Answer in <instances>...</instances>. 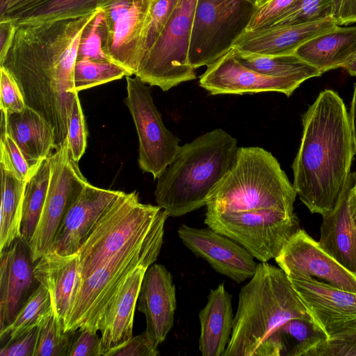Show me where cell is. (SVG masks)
Here are the masks:
<instances>
[{"label":"cell","instance_id":"6da1fadb","mask_svg":"<svg viewBox=\"0 0 356 356\" xmlns=\"http://www.w3.org/2000/svg\"><path fill=\"white\" fill-rule=\"evenodd\" d=\"M99 10L76 19L15 24L0 67L15 80L26 106L48 121L62 120L72 112L78 95L74 68L80 38Z\"/></svg>","mask_w":356,"mask_h":356},{"label":"cell","instance_id":"7a4b0ae2","mask_svg":"<svg viewBox=\"0 0 356 356\" xmlns=\"http://www.w3.org/2000/svg\"><path fill=\"white\" fill-rule=\"evenodd\" d=\"M301 118L293 186L309 211L323 216L335 207L350 173L355 151L349 114L339 94L325 89Z\"/></svg>","mask_w":356,"mask_h":356},{"label":"cell","instance_id":"3957f363","mask_svg":"<svg viewBox=\"0 0 356 356\" xmlns=\"http://www.w3.org/2000/svg\"><path fill=\"white\" fill-rule=\"evenodd\" d=\"M237 140L222 129L208 131L181 146L175 159L157 178V205L169 217L206 206L218 184L234 165Z\"/></svg>","mask_w":356,"mask_h":356},{"label":"cell","instance_id":"277c9868","mask_svg":"<svg viewBox=\"0 0 356 356\" xmlns=\"http://www.w3.org/2000/svg\"><path fill=\"white\" fill-rule=\"evenodd\" d=\"M298 317L312 318L284 271L260 262L239 292L231 338L223 356H257L264 342L280 325Z\"/></svg>","mask_w":356,"mask_h":356},{"label":"cell","instance_id":"5b68a950","mask_svg":"<svg viewBox=\"0 0 356 356\" xmlns=\"http://www.w3.org/2000/svg\"><path fill=\"white\" fill-rule=\"evenodd\" d=\"M296 192L277 159L259 147H238L234 165L211 193L207 211L274 209L293 214Z\"/></svg>","mask_w":356,"mask_h":356},{"label":"cell","instance_id":"8992f818","mask_svg":"<svg viewBox=\"0 0 356 356\" xmlns=\"http://www.w3.org/2000/svg\"><path fill=\"white\" fill-rule=\"evenodd\" d=\"M165 224L139 236L81 282L64 331H100L105 316L128 277L138 267L147 268L159 255Z\"/></svg>","mask_w":356,"mask_h":356},{"label":"cell","instance_id":"52a82bcc","mask_svg":"<svg viewBox=\"0 0 356 356\" xmlns=\"http://www.w3.org/2000/svg\"><path fill=\"white\" fill-rule=\"evenodd\" d=\"M168 217L159 206L141 203L136 191L123 192L102 215L77 252L81 284L129 242L165 224Z\"/></svg>","mask_w":356,"mask_h":356},{"label":"cell","instance_id":"ba28073f","mask_svg":"<svg viewBox=\"0 0 356 356\" xmlns=\"http://www.w3.org/2000/svg\"><path fill=\"white\" fill-rule=\"evenodd\" d=\"M197 0H179L136 74L150 86L168 91L196 79L188 61L193 21Z\"/></svg>","mask_w":356,"mask_h":356},{"label":"cell","instance_id":"9c48e42d","mask_svg":"<svg viewBox=\"0 0 356 356\" xmlns=\"http://www.w3.org/2000/svg\"><path fill=\"white\" fill-rule=\"evenodd\" d=\"M257 8L250 0H197L188 51L191 66H208L232 49Z\"/></svg>","mask_w":356,"mask_h":356},{"label":"cell","instance_id":"30bf717a","mask_svg":"<svg viewBox=\"0 0 356 356\" xmlns=\"http://www.w3.org/2000/svg\"><path fill=\"white\" fill-rule=\"evenodd\" d=\"M204 223L239 243L261 262L275 259L300 229L295 213L274 209L207 211Z\"/></svg>","mask_w":356,"mask_h":356},{"label":"cell","instance_id":"8fae6325","mask_svg":"<svg viewBox=\"0 0 356 356\" xmlns=\"http://www.w3.org/2000/svg\"><path fill=\"white\" fill-rule=\"evenodd\" d=\"M51 177L43 209L29 245L35 264L50 249L56 232L70 207L88 180L71 155L67 136L49 156Z\"/></svg>","mask_w":356,"mask_h":356},{"label":"cell","instance_id":"7c38bea8","mask_svg":"<svg viewBox=\"0 0 356 356\" xmlns=\"http://www.w3.org/2000/svg\"><path fill=\"white\" fill-rule=\"evenodd\" d=\"M127 96L124 99L138 134V164L157 179L180 150L179 139L164 125L154 105L150 87L138 76H126Z\"/></svg>","mask_w":356,"mask_h":356},{"label":"cell","instance_id":"4fadbf2b","mask_svg":"<svg viewBox=\"0 0 356 356\" xmlns=\"http://www.w3.org/2000/svg\"><path fill=\"white\" fill-rule=\"evenodd\" d=\"M153 0H108L102 8L106 26L103 50L110 59L136 75L145 26Z\"/></svg>","mask_w":356,"mask_h":356},{"label":"cell","instance_id":"5bb4252c","mask_svg":"<svg viewBox=\"0 0 356 356\" xmlns=\"http://www.w3.org/2000/svg\"><path fill=\"white\" fill-rule=\"evenodd\" d=\"M275 259L288 277L322 280L334 287L356 293V275L338 263L304 229L300 228L288 240Z\"/></svg>","mask_w":356,"mask_h":356},{"label":"cell","instance_id":"9a60e30c","mask_svg":"<svg viewBox=\"0 0 356 356\" xmlns=\"http://www.w3.org/2000/svg\"><path fill=\"white\" fill-rule=\"evenodd\" d=\"M207 67L199 84L213 95L277 92L289 97L305 81L257 72L243 65L232 49Z\"/></svg>","mask_w":356,"mask_h":356},{"label":"cell","instance_id":"2e32d148","mask_svg":"<svg viewBox=\"0 0 356 356\" xmlns=\"http://www.w3.org/2000/svg\"><path fill=\"white\" fill-rule=\"evenodd\" d=\"M177 234L193 254L206 260L218 273L238 283L252 278L256 273L258 264L245 248L209 227L181 225Z\"/></svg>","mask_w":356,"mask_h":356},{"label":"cell","instance_id":"e0dca14e","mask_svg":"<svg viewBox=\"0 0 356 356\" xmlns=\"http://www.w3.org/2000/svg\"><path fill=\"white\" fill-rule=\"evenodd\" d=\"M122 193L88 182L67 211L49 251L60 255L77 253L102 215Z\"/></svg>","mask_w":356,"mask_h":356},{"label":"cell","instance_id":"ac0fdd59","mask_svg":"<svg viewBox=\"0 0 356 356\" xmlns=\"http://www.w3.org/2000/svg\"><path fill=\"white\" fill-rule=\"evenodd\" d=\"M0 330L10 325L40 284L34 276L29 244L17 238L1 252Z\"/></svg>","mask_w":356,"mask_h":356},{"label":"cell","instance_id":"d6986e66","mask_svg":"<svg viewBox=\"0 0 356 356\" xmlns=\"http://www.w3.org/2000/svg\"><path fill=\"white\" fill-rule=\"evenodd\" d=\"M138 301V309L146 318L145 332L158 347L173 327L176 310L175 286L163 265L153 264L147 268Z\"/></svg>","mask_w":356,"mask_h":356},{"label":"cell","instance_id":"ffe728a7","mask_svg":"<svg viewBox=\"0 0 356 356\" xmlns=\"http://www.w3.org/2000/svg\"><path fill=\"white\" fill-rule=\"evenodd\" d=\"M336 26L330 17L308 24L273 25L245 31L232 49L240 54L268 56L293 54L302 44Z\"/></svg>","mask_w":356,"mask_h":356},{"label":"cell","instance_id":"44dd1931","mask_svg":"<svg viewBox=\"0 0 356 356\" xmlns=\"http://www.w3.org/2000/svg\"><path fill=\"white\" fill-rule=\"evenodd\" d=\"M288 278L313 320L325 332L356 318V293L312 277Z\"/></svg>","mask_w":356,"mask_h":356},{"label":"cell","instance_id":"7402d4cb","mask_svg":"<svg viewBox=\"0 0 356 356\" xmlns=\"http://www.w3.org/2000/svg\"><path fill=\"white\" fill-rule=\"evenodd\" d=\"M33 273L38 282L48 290L54 312L65 326L81 286L78 254L49 251L35 263Z\"/></svg>","mask_w":356,"mask_h":356},{"label":"cell","instance_id":"603a6c76","mask_svg":"<svg viewBox=\"0 0 356 356\" xmlns=\"http://www.w3.org/2000/svg\"><path fill=\"white\" fill-rule=\"evenodd\" d=\"M1 134L13 138L32 170L53 154L54 129L37 111L26 106L22 112L8 114L1 110Z\"/></svg>","mask_w":356,"mask_h":356},{"label":"cell","instance_id":"cb8c5ba5","mask_svg":"<svg viewBox=\"0 0 356 356\" xmlns=\"http://www.w3.org/2000/svg\"><path fill=\"white\" fill-rule=\"evenodd\" d=\"M356 184L350 172L343 192L332 210L323 216L321 247L346 269L356 275V222L348 206V197Z\"/></svg>","mask_w":356,"mask_h":356},{"label":"cell","instance_id":"d4e9b609","mask_svg":"<svg viewBox=\"0 0 356 356\" xmlns=\"http://www.w3.org/2000/svg\"><path fill=\"white\" fill-rule=\"evenodd\" d=\"M199 350L203 356H223L233 327L232 296L223 283L211 289L205 307L198 314Z\"/></svg>","mask_w":356,"mask_h":356},{"label":"cell","instance_id":"484cf974","mask_svg":"<svg viewBox=\"0 0 356 356\" xmlns=\"http://www.w3.org/2000/svg\"><path fill=\"white\" fill-rule=\"evenodd\" d=\"M147 269L138 267L132 272L108 310L100 330L102 356L133 337L135 307Z\"/></svg>","mask_w":356,"mask_h":356},{"label":"cell","instance_id":"4316f807","mask_svg":"<svg viewBox=\"0 0 356 356\" xmlns=\"http://www.w3.org/2000/svg\"><path fill=\"white\" fill-rule=\"evenodd\" d=\"M356 54V26H336L300 46L293 54L323 74L343 67Z\"/></svg>","mask_w":356,"mask_h":356},{"label":"cell","instance_id":"83f0119b","mask_svg":"<svg viewBox=\"0 0 356 356\" xmlns=\"http://www.w3.org/2000/svg\"><path fill=\"white\" fill-rule=\"evenodd\" d=\"M327 339V334L312 318H293L268 337L257 356H307Z\"/></svg>","mask_w":356,"mask_h":356},{"label":"cell","instance_id":"f1b7e54d","mask_svg":"<svg viewBox=\"0 0 356 356\" xmlns=\"http://www.w3.org/2000/svg\"><path fill=\"white\" fill-rule=\"evenodd\" d=\"M0 252L21 236L22 204L26 181L19 179L13 171L0 163Z\"/></svg>","mask_w":356,"mask_h":356},{"label":"cell","instance_id":"f546056e","mask_svg":"<svg viewBox=\"0 0 356 356\" xmlns=\"http://www.w3.org/2000/svg\"><path fill=\"white\" fill-rule=\"evenodd\" d=\"M49 157L43 160L26 182L20 225L21 236L29 245L39 222L51 177Z\"/></svg>","mask_w":356,"mask_h":356},{"label":"cell","instance_id":"4dcf8cb0","mask_svg":"<svg viewBox=\"0 0 356 356\" xmlns=\"http://www.w3.org/2000/svg\"><path fill=\"white\" fill-rule=\"evenodd\" d=\"M234 53L243 65L266 76L293 77L305 81L309 79L322 75L318 70L303 61L295 54L268 56L240 54L235 51Z\"/></svg>","mask_w":356,"mask_h":356},{"label":"cell","instance_id":"1f68e13d","mask_svg":"<svg viewBox=\"0 0 356 356\" xmlns=\"http://www.w3.org/2000/svg\"><path fill=\"white\" fill-rule=\"evenodd\" d=\"M51 298L48 290L39 284L21 307L13 322L0 330V338L14 341L39 327L52 313Z\"/></svg>","mask_w":356,"mask_h":356},{"label":"cell","instance_id":"d6a6232c","mask_svg":"<svg viewBox=\"0 0 356 356\" xmlns=\"http://www.w3.org/2000/svg\"><path fill=\"white\" fill-rule=\"evenodd\" d=\"M108 0H45L19 17L15 24L44 23L88 15Z\"/></svg>","mask_w":356,"mask_h":356},{"label":"cell","instance_id":"836d02e7","mask_svg":"<svg viewBox=\"0 0 356 356\" xmlns=\"http://www.w3.org/2000/svg\"><path fill=\"white\" fill-rule=\"evenodd\" d=\"M131 76L122 67L111 60L76 59L74 86L76 92Z\"/></svg>","mask_w":356,"mask_h":356},{"label":"cell","instance_id":"e575fe53","mask_svg":"<svg viewBox=\"0 0 356 356\" xmlns=\"http://www.w3.org/2000/svg\"><path fill=\"white\" fill-rule=\"evenodd\" d=\"M77 332H65L63 323L53 310L40 326L34 356H68Z\"/></svg>","mask_w":356,"mask_h":356},{"label":"cell","instance_id":"d590c367","mask_svg":"<svg viewBox=\"0 0 356 356\" xmlns=\"http://www.w3.org/2000/svg\"><path fill=\"white\" fill-rule=\"evenodd\" d=\"M325 333L327 339L307 356H356V318L335 325Z\"/></svg>","mask_w":356,"mask_h":356},{"label":"cell","instance_id":"8d00e7d4","mask_svg":"<svg viewBox=\"0 0 356 356\" xmlns=\"http://www.w3.org/2000/svg\"><path fill=\"white\" fill-rule=\"evenodd\" d=\"M330 17H332L330 0H296L271 26L308 24Z\"/></svg>","mask_w":356,"mask_h":356},{"label":"cell","instance_id":"74e56055","mask_svg":"<svg viewBox=\"0 0 356 356\" xmlns=\"http://www.w3.org/2000/svg\"><path fill=\"white\" fill-rule=\"evenodd\" d=\"M106 26L102 9L83 29L78 47L76 59L88 58L93 60H111L103 50Z\"/></svg>","mask_w":356,"mask_h":356},{"label":"cell","instance_id":"f35d334b","mask_svg":"<svg viewBox=\"0 0 356 356\" xmlns=\"http://www.w3.org/2000/svg\"><path fill=\"white\" fill-rule=\"evenodd\" d=\"M179 1V0L152 1L143 35L140 61L149 52L176 8Z\"/></svg>","mask_w":356,"mask_h":356},{"label":"cell","instance_id":"ab89813d","mask_svg":"<svg viewBox=\"0 0 356 356\" xmlns=\"http://www.w3.org/2000/svg\"><path fill=\"white\" fill-rule=\"evenodd\" d=\"M67 136L71 155L79 162L86 148L88 131L78 95L73 104Z\"/></svg>","mask_w":356,"mask_h":356},{"label":"cell","instance_id":"60d3db41","mask_svg":"<svg viewBox=\"0 0 356 356\" xmlns=\"http://www.w3.org/2000/svg\"><path fill=\"white\" fill-rule=\"evenodd\" d=\"M0 163L13 171L19 179L27 181L32 170L13 138L6 134H0Z\"/></svg>","mask_w":356,"mask_h":356},{"label":"cell","instance_id":"b9f144b4","mask_svg":"<svg viewBox=\"0 0 356 356\" xmlns=\"http://www.w3.org/2000/svg\"><path fill=\"white\" fill-rule=\"evenodd\" d=\"M26 107L18 84L4 67H0V109L8 114L22 112Z\"/></svg>","mask_w":356,"mask_h":356},{"label":"cell","instance_id":"7bdbcfd3","mask_svg":"<svg viewBox=\"0 0 356 356\" xmlns=\"http://www.w3.org/2000/svg\"><path fill=\"white\" fill-rule=\"evenodd\" d=\"M296 0H269L257 8L246 31L271 26Z\"/></svg>","mask_w":356,"mask_h":356},{"label":"cell","instance_id":"ee69618b","mask_svg":"<svg viewBox=\"0 0 356 356\" xmlns=\"http://www.w3.org/2000/svg\"><path fill=\"white\" fill-rule=\"evenodd\" d=\"M158 347L145 332L133 337L122 346L106 353L104 356H157Z\"/></svg>","mask_w":356,"mask_h":356},{"label":"cell","instance_id":"f6af8a7d","mask_svg":"<svg viewBox=\"0 0 356 356\" xmlns=\"http://www.w3.org/2000/svg\"><path fill=\"white\" fill-rule=\"evenodd\" d=\"M68 356H102L101 339L97 332L79 329Z\"/></svg>","mask_w":356,"mask_h":356},{"label":"cell","instance_id":"bcb514c9","mask_svg":"<svg viewBox=\"0 0 356 356\" xmlns=\"http://www.w3.org/2000/svg\"><path fill=\"white\" fill-rule=\"evenodd\" d=\"M40 333V326L18 339L7 342L1 349L0 356H34Z\"/></svg>","mask_w":356,"mask_h":356},{"label":"cell","instance_id":"7dc6e473","mask_svg":"<svg viewBox=\"0 0 356 356\" xmlns=\"http://www.w3.org/2000/svg\"><path fill=\"white\" fill-rule=\"evenodd\" d=\"M45 0H0V22L15 23L20 16Z\"/></svg>","mask_w":356,"mask_h":356},{"label":"cell","instance_id":"c3c4849f","mask_svg":"<svg viewBox=\"0 0 356 356\" xmlns=\"http://www.w3.org/2000/svg\"><path fill=\"white\" fill-rule=\"evenodd\" d=\"M332 18L337 26L356 22V0H330Z\"/></svg>","mask_w":356,"mask_h":356},{"label":"cell","instance_id":"681fc988","mask_svg":"<svg viewBox=\"0 0 356 356\" xmlns=\"http://www.w3.org/2000/svg\"><path fill=\"white\" fill-rule=\"evenodd\" d=\"M16 30V24L11 22H0V59L7 53Z\"/></svg>","mask_w":356,"mask_h":356},{"label":"cell","instance_id":"f907efd6","mask_svg":"<svg viewBox=\"0 0 356 356\" xmlns=\"http://www.w3.org/2000/svg\"><path fill=\"white\" fill-rule=\"evenodd\" d=\"M349 114L350 126L352 135L353 144L356 154V83H354V90Z\"/></svg>","mask_w":356,"mask_h":356},{"label":"cell","instance_id":"816d5d0a","mask_svg":"<svg viewBox=\"0 0 356 356\" xmlns=\"http://www.w3.org/2000/svg\"><path fill=\"white\" fill-rule=\"evenodd\" d=\"M348 206L350 213L356 222V184L352 187L349 192Z\"/></svg>","mask_w":356,"mask_h":356},{"label":"cell","instance_id":"f5cc1de1","mask_svg":"<svg viewBox=\"0 0 356 356\" xmlns=\"http://www.w3.org/2000/svg\"><path fill=\"white\" fill-rule=\"evenodd\" d=\"M342 68L346 70L350 75L356 76V54L343 65Z\"/></svg>","mask_w":356,"mask_h":356},{"label":"cell","instance_id":"db71d44e","mask_svg":"<svg viewBox=\"0 0 356 356\" xmlns=\"http://www.w3.org/2000/svg\"><path fill=\"white\" fill-rule=\"evenodd\" d=\"M268 1H269V0H254V4L256 5V6L259 7V6L263 5L264 3H265L266 2H267Z\"/></svg>","mask_w":356,"mask_h":356}]
</instances>
